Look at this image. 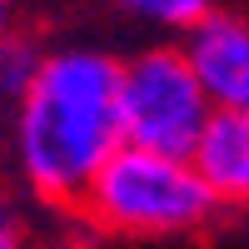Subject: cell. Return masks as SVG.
Here are the masks:
<instances>
[{
    "instance_id": "obj_2",
    "label": "cell",
    "mask_w": 249,
    "mask_h": 249,
    "mask_svg": "<svg viewBox=\"0 0 249 249\" xmlns=\"http://www.w3.org/2000/svg\"><path fill=\"white\" fill-rule=\"evenodd\" d=\"M80 210L90 224L120 239H179L204 230L219 204L190 160L120 144L90 179Z\"/></svg>"
},
{
    "instance_id": "obj_8",
    "label": "cell",
    "mask_w": 249,
    "mask_h": 249,
    "mask_svg": "<svg viewBox=\"0 0 249 249\" xmlns=\"http://www.w3.org/2000/svg\"><path fill=\"white\" fill-rule=\"evenodd\" d=\"M0 249H30V219L5 184H0Z\"/></svg>"
},
{
    "instance_id": "obj_1",
    "label": "cell",
    "mask_w": 249,
    "mask_h": 249,
    "mask_svg": "<svg viewBox=\"0 0 249 249\" xmlns=\"http://www.w3.org/2000/svg\"><path fill=\"white\" fill-rule=\"evenodd\" d=\"M120 144V55L100 45H50L10 115L20 184L45 204H80Z\"/></svg>"
},
{
    "instance_id": "obj_5",
    "label": "cell",
    "mask_w": 249,
    "mask_h": 249,
    "mask_svg": "<svg viewBox=\"0 0 249 249\" xmlns=\"http://www.w3.org/2000/svg\"><path fill=\"white\" fill-rule=\"evenodd\" d=\"M190 164L210 184L219 210H249V115L214 110Z\"/></svg>"
},
{
    "instance_id": "obj_7",
    "label": "cell",
    "mask_w": 249,
    "mask_h": 249,
    "mask_svg": "<svg viewBox=\"0 0 249 249\" xmlns=\"http://www.w3.org/2000/svg\"><path fill=\"white\" fill-rule=\"evenodd\" d=\"M40 60H45V45H40V40L20 35V30L0 35V105H10V110H15V100L30 90V80H35V70H40Z\"/></svg>"
},
{
    "instance_id": "obj_3",
    "label": "cell",
    "mask_w": 249,
    "mask_h": 249,
    "mask_svg": "<svg viewBox=\"0 0 249 249\" xmlns=\"http://www.w3.org/2000/svg\"><path fill=\"white\" fill-rule=\"evenodd\" d=\"M214 105L190 70L179 40L120 55V135L135 150L190 160Z\"/></svg>"
},
{
    "instance_id": "obj_4",
    "label": "cell",
    "mask_w": 249,
    "mask_h": 249,
    "mask_svg": "<svg viewBox=\"0 0 249 249\" xmlns=\"http://www.w3.org/2000/svg\"><path fill=\"white\" fill-rule=\"evenodd\" d=\"M179 50L199 75L214 110L249 115V15L214 5L190 35H179Z\"/></svg>"
},
{
    "instance_id": "obj_9",
    "label": "cell",
    "mask_w": 249,
    "mask_h": 249,
    "mask_svg": "<svg viewBox=\"0 0 249 249\" xmlns=\"http://www.w3.org/2000/svg\"><path fill=\"white\" fill-rule=\"evenodd\" d=\"M15 30V0H0V35Z\"/></svg>"
},
{
    "instance_id": "obj_6",
    "label": "cell",
    "mask_w": 249,
    "mask_h": 249,
    "mask_svg": "<svg viewBox=\"0 0 249 249\" xmlns=\"http://www.w3.org/2000/svg\"><path fill=\"white\" fill-rule=\"evenodd\" d=\"M115 15H124L130 25H144L155 35H190L219 0H105Z\"/></svg>"
}]
</instances>
